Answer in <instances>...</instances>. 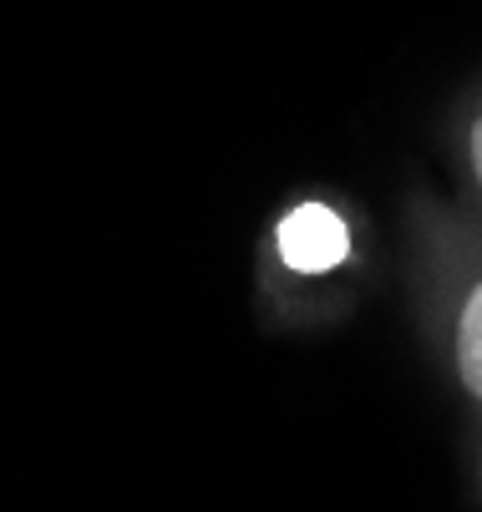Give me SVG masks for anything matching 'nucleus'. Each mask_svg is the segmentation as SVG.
Listing matches in <instances>:
<instances>
[{"mask_svg": "<svg viewBox=\"0 0 482 512\" xmlns=\"http://www.w3.org/2000/svg\"><path fill=\"white\" fill-rule=\"evenodd\" d=\"M371 279V229L340 193H295L269 213L254 254L259 315L274 330H325L346 320Z\"/></svg>", "mask_w": 482, "mask_h": 512, "instance_id": "f257e3e1", "label": "nucleus"}, {"mask_svg": "<svg viewBox=\"0 0 482 512\" xmlns=\"http://www.w3.org/2000/svg\"><path fill=\"white\" fill-rule=\"evenodd\" d=\"M406 274L432 355L482 416V218L417 193L406 203Z\"/></svg>", "mask_w": 482, "mask_h": 512, "instance_id": "f03ea898", "label": "nucleus"}, {"mask_svg": "<svg viewBox=\"0 0 482 512\" xmlns=\"http://www.w3.org/2000/svg\"><path fill=\"white\" fill-rule=\"evenodd\" d=\"M452 153H457V173H462V188H467V203L462 208L482 218V87L467 97V107L457 117Z\"/></svg>", "mask_w": 482, "mask_h": 512, "instance_id": "7ed1b4c3", "label": "nucleus"}, {"mask_svg": "<svg viewBox=\"0 0 482 512\" xmlns=\"http://www.w3.org/2000/svg\"><path fill=\"white\" fill-rule=\"evenodd\" d=\"M477 487H482V452H477Z\"/></svg>", "mask_w": 482, "mask_h": 512, "instance_id": "20e7f679", "label": "nucleus"}]
</instances>
